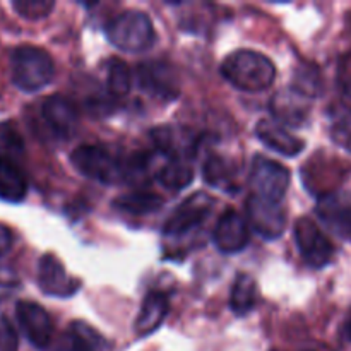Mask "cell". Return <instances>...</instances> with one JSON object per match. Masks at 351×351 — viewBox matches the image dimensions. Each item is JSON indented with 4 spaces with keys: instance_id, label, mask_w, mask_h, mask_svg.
I'll use <instances>...</instances> for the list:
<instances>
[{
    "instance_id": "83f0119b",
    "label": "cell",
    "mask_w": 351,
    "mask_h": 351,
    "mask_svg": "<svg viewBox=\"0 0 351 351\" xmlns=\"http://www.w3.org/2000/svg\"><path fill=\"white\" fill-rule=\"evenodd\" d=\"M12 7L24 19L38 21L50 14L55 3L50 0H17V2H12Z\"/></svg>"
},
{
    "instance_id": "484cf974",
    "label": "cell",
    "mask_w": 351,
    "mask_h": 351,
    "mask_svg": "<svg viewBox=\"0 0 351 351\" xmlns=\"http://www.w3.org/2000/svg\"><path fill=\"white\" fill-rule=\"evenodd\" d=\"M24 151V141L16 127L9 122L0 123V158L14 161Z\"/></svg>"
},
{
    "instance_id": "5b68a950",
    "label": "cell",
    "mask_w": 351,
    "mask_h": 351,
    "mask_svg": "<svg viewBox=\"0 0 351 351\" xmlns=\"http://www.w3.org/2000/svg\"><path fill=\"white\" fill-rule=\"evenodd\" d=\"M250 187L257 197L280 204L290 187V171L278 161L266 156H256L250 168Z\"/></svg>"
},
{
    "instance_id": "4fadbf2b",
    "label": "cell",
    "mask_w": 351,
    "mask_h": 351,
    "mask_svg": "<svg viewBox=\"0 0 351 351\" xmlns=\"http://www.w3.org/2000/svg\"><path fill=\"white\" fill-rule=\"evenodd\" d=\"M249 226L243 216L235 209H226L219 216L215 233H213V242L216 249L223 254L242 252L249 243Z\"/></svg>"
},
{
    "instance_id": "3957f363",
    "label": "cell",
    "mask_w": 351,
    "mask_h": 351,
    "mask_svg": "<svg viewBox=\"0 0 351 351\" xmlns=\"http://www.w3.org/2000/svg\"><path fill=\"white\" fill-rule=\"evenodd\" d=\"M71 163L81 175L105 185L125 182L129 175V160H122L98 144H82L75 147L71 154Z\"/></svg>"
},
{
    "instance_id": "4dcf8cb0",
    "label": "cell",
    "mask_w": 351,
    "mask_h": 351,
    "mask_svg": "<svg viewBox=\"0 0 351 351\" xmlns=\"http://www.w3.org/2000/svg\"><path fill=\"white\" fill-rule=\"evenodd\" d=\"M10 245H12V235H10V232L5 226L0 225V256L9 252Z\"/></svg>"
},
{
    "instance_id": "2e32d148",
    "label": "cell",
    "mask_w": 351,
    "mask_h": 351,
    "mask_svg": "<svg viewBox=\"0 0 351 351\" xmlns=\"http://www.w3.org/2000/svg\"><path fill=\"white\" fill-rule=\"evenodd\" d=\"M256 136L267 149L287 158L298 156L305 147L304 141L288 132L276 120H261L256 125Z\"/></svg>"
},
{
    "instance_id": "52a82bcc",
    "label": "cell",
    "mask_w": 351,
    "mask_h": 351,
    "mask_svg": "<svg viewBox=\"0 0 351 351\" xmlns=\"http://www.w3.org/2000/svg\"><path fill=\"white\" fill-rule=\"evenodd\" d=\"M213 206L215 201L208 194L197 192L191 195L171 213L168 221L165 223L163 233L167 237H184L194 232L197 226L202 225V221H206Z\"/></svg>"
},
{
    "instance_id": "cb8c5ba5",
    "label": "cell",
    "mask_w": 351,
    "mask_h": 351,
    "mask_svg": "<svg viewBox=\"0 0 351 351\" xmlns=\"http://www.w3.org/2000/svg\"><path fill=\"white\" fill-rule=\"evenodd\" d=\"M117 209L125 211L129 215H149L158 211L163 206V199L151 192H129V194L119 195L113 201Z\"/></svg>"
},
{
    "instance_id": "e0dca14e",
    "label": "cell",
    "mask_w": 351,
    "mask_h": 351,
    "mask_svg": "<svg viewBox=\"0 0 351 351\" xmlns=\"http://www.w3.org/2000/svg\"><path fill=\"white\" fill-rule=\"evenodd\" d=\"M304 99L305 96L295 89L276 93L271 101L273 115L287 125H302L307 120V105L304 103Z\"/></svg>"
},
{
    "instance_id": "ba28073f",
    "label": "cell",
    "mask_w": 351,
    "mask_h": 351,
    "mask_svg": "<svg viewBox=\"0 0 351 351\" xmlns=\"http://www.w3.org/2000/svg\"><path fill=\"white\" fill-rule=\"evenodd\" d=\"M315 213L329 232L351 242V192L324 194L319 199Z\"/></svg>"
},
{
    "instance_id": "7402d4cb",
    "label": "cell",
    "mask_w": 351,
    "mask_h": 351,
    "mask_svg": "<svg viewBox=\"0 0 351 351\" xmlns=\"http://www.w3.org/2000/svg\"><path fill=\"white\" fill-rule=\"evenodd\" d=\"M65 338L77 351H113L108 339L84 321H74Z\"/></svg>"
},
{
    "instance_id": "9c48e42d",
    "label": "cell",
    "mask_w": 351,
    "mask_h": 351,
    "mask_svg": "<svg viewBox=\"0 0 351 351\" xmlns=\"http://www.w3.org/2000/svg\"><path fill=\"white\" fill-rule=\"evenodd\" d=\"M137 82L141 89L154 98L171 101L178 96V79L167 62H143L137 67Z\"/></svg>"
},
{
    "instance_id": "9a60e30c",
    "label": "cell",
    "mask_w": 351,
    "mask_h": 351,
    "mask_svg": "<svg viewBox=\"0 0 351 351\" xmlns=\"http://www.w3.org/2000/svg\"><path fill=\"white\" fill-rule=\"evenodd\" d=\"M151 137L160 153L171 160H189L197 147V137L184 127H160L151 132Z\"/></svg>"
},
{
    "instance_id": "30bf717a",
    "label": "cell",
    "mask_w": 351,
    "mask_h": 351,
    "mask_svg": "<svg viewBox=\"0 0 351 351\" xmlns=\"http://www.w3.org/2000/svg\"><path fill=\"white\" fill-rule=\"evenodd\" d=\"M16 317L23 329V335L34 348L45 350L50 345L53 324L48 312L41 305L34 302H19L16 305Z\"/></svg>"
},
{
    "instance_id": "ac0fdd59",
    "label": "cell",
    "mask_w": 351,
    "mask_h": 351,
    "mask_svg": "<svg viewBox=\"0 0 351 351\" xmlns=\"http://www.w3.org/2000/svg\"><path fill=\"white\" fill-rule=\"evenodd\" d=\"M168 314V298L163 293H153L147 295L143 302V307H141L139 315L136 319V324L134 329L139 336H147L151 332L156 331L163 321L167 319Z\"/></svg>"
},
{
    "instance_id": "d6986e66",
    "label": "cell",
    "mask_w": 351,
    "mask_h": 351,
    "mask_svg": "<svg viewBox=\"0 0 351 351\" xmlns=\"http://www.w3.org/2000/svg\"><path fill=\"white\" fill-rule=\"evenodd\" d=\"M27 182L14 161L0 158V199L10 204H19L26 199Z\"/></svg>"
},
{
    "instance_id": "f546056e",
    "label": "cell",
    "mask_w": 351,
    "mask_h": 351,
    "mask_svg": "<svg viewBox=\"0 0 351 351\" xmlns=\"http://www.w3.org/2000/svg\"><path fill=\"white\" fill-rule=\"evenodd\" d=\"M0 351H17L16 331L5 319H0Z\"/></svg>"
},
{
    "instance_id": "d4e9b609",
    "label": "cell",
    "mask_w": 351,
    "mask_h": 351,
    "mask_svg": "<svg viewBox=\"0 0 351 351\" xmlns=\"http://www.w3.org/2000/svg\"><path fill=\"white\" fill-rule=\"evenodd\" d=\"M105 79L106 88L110 95L125 96L132 86V74H130L129 65L120 58H108L105 64Z\"/></svg>"
},
{
    "instance_id": "ffe728a7",
    "label": "cell",
    "mask_w": 351,
    "mask_h": 351,
    "mask_svg": "<svg viewBox=\"0 0 351 351\" xmlns=\"http://www.w3.org/2000/svg\"><path fill=\"white\" fill-rule=\"evenodd\" d=\"M158 182L168 191H182L189 187L194 178V170L189 160H171L167 158L165 163L154 170Z\"/></svg>"
},
{
    "instance_id": "5bb4252c",
    "label": "cell",
    "mask_w": 351,
    "mask_h": 351,
    "mask_svg": "<svg viewBox=\"0 0 351 351\" xmlns=\"http://www.w3.org/2000/svg\"><path fill=\"white\" fill-rule=\"evenodd\" d=\"M41 117L51 129V132L62 139H71L77 130V108L65 96L55 95L45 99L41 105Z\"/></svg>"
},
{
    "instance_id": "1f68e13d",
    "label": "cell",
    "mask_w": 351,
    "mask_h": 351,
    "mask_svg": "<svg viewBox=\"0 0 351 351\" xmlns=\"http://www.w3.org/2000/svg\"><path fill=\"white\" fill-rule=\"evenodd\" d=\"M343 332H345V338L351 341V311L350 314L346 315V321H345V326H343Z\"/></svg>"
},
{
    "instance_id": "44dd1931",
    "label": "cell",
    "mask_w": 351,
    "mask_h": 351,
    "mask_svg": "<svg viewBox=\"0 0 351 351\" xmlns=\"http://www.w3.org/2000/svg\"><path fill=\"white\" fill-rule=\"evenodd\" d=\"M204 180L211 187L225 192L239 191L237 184V168L230 163V160L223 156H211L204 163Z\"/></svg>"
},
{
    "instance_id": "8fae6325",
    "label": "cell",
    "mask_w": 351,
    "mask_h": 351,
    "mask_svg": "<svg viewBox=\"0 0 351 351\" xmlns=\"http://www.w3.org/2000/svg\"><path fill=\"white\" fill-rule=\"evenodd\" d=\"M247 215H249L252 228L266 240L280 239L287 226L285 211L281 206L278 202L257 197V195L247 199Z\"/></svg>"
},
{
    "instance_id": "f1b7e54d",
    "label": "cell",
    "mask_w": 351,
    "mask_h": 351,
    "mask_svg": "<svg viewBox=\"0 0 351 351\" xmlns=\"http://www.w3.org/2000/svg\"><path fill=\"white\" fill-rule=\"evenodd\" d=\"M338 86L345 101L351 106V51L341 58L338 67Z\"/></svg>"
},
{
    "instance_id": "7a4b0ae2",
    "label": "cell",
    "mask_w": 351,
    "mask_h": 351,
    "mask_svg": "<svg viewBox=\"0 0 351 351\" xmlns=\"http://www.w3.org/2000/svg\"><path fill=\"white\" fill-rule=\"evenodd\" d=\"M55 75V64L43 48L23 45L10 53V77L24 93H36L47 88Z\"/></svg>"
},
{
    "instance_id": "6da1fadb",
    "label": "cell",
    "mask_w": 351,
    "mask_h": 351,
    "mask_svg": "<svg viewBox=\"0 0 351 351\" xmlns=\"http://www.w3.org/2000/svg\"><path fill=\"white\" fill-rule=\"evenodd\" d=\"M221 74L240 91L261 93L273 86L276 67L259 51L237 50L223 60Z\"/></svg>"
},
{
    "instance_id": "7c38bea8",
    "label": "cell",
    "mask_w": 351,
    "mask_h": 351,
    "mask_svg": "<svg viewBox=\"0 0 351 351\" xmlns=\"http://www.w3.org/2000/svg\"><path fill=\"white\" fill-rule=\"evenodd\" d=\"M38 287L48 297L69 298L77 293L79 281L67 274L57 257L45 254L38 263Z\"/></svg>"
},
{
    "instance_id": "8992f818",
    "label": "cell",
    "mask_w": 351,
    "mask_h": 351,
    "mask_svg": "<svg viewBox=\"0 0 351 351\" xmlns=\"http://www.w3.org/2000/svg\"><path fill=\"white\" fill-rule=\"evenodd\" d=\"M298 252L314 269L329 266L335 257V245L311 218H300L293 228Z\"/></svg>"
},
{
    "instance_id": "277c9868",
    "label": "cell",
    "mask_w": 351,
    "mask_h": 351,
    "mask_svg": "<svg viewBox=\"0 0 351 351\" xmlns=\"http://www.w3.org/2000/svg\"><path fill=\"white\" fill-rule=\"evenodd\" d=\"M106 38L115 48L129 53L149 50L156 40L153 21L143 10H125L106 26Z\"/></svg>"
},
{
    "instance_id": "d6a6232c",
    "label": "cell",
    "mask_w": 351,
    "mask_h": 351,
    "mask_svg": "<svg viewBox=\"0 0 351 351\" xmlns=\"http://www.w3.org/2000/svg\"><path fill=\"white\" fill-rule=\"evenodd\" d=\"M53 351H77V350H75L74 346L71 345V341H69L67 338H64V341H62L60 345H58L57 348H55Z\"/></svg>"
},
{
    "instance_id": "603a6c76",
    "label": "cell",
    "mask_w": 351,
    "mask_h": 351,
    "mask_svg": "<svg viewBox=\"0 0 351 351\" xmlns=\"http://www.w3.org/2000/svg\"><path fill=\"white\" fill-rule=\"evenodd\" d=\"M257 304V285L249 274H239L232 287L230 295V308L235 315L242 317L254 311Z\"/></svg>"
},
{
    "instance_id": "4316f807",
    "label": "cell",
    "mask_w": 351,
    "mask_h": 351,
    "mask_svg": "<svg viewBox=\"0 0 351 351\" xmlns=\"http://www.w3.org/2000/svg\"><path fill=\"white\" fill-rule=\"evenodd\" d=\"M329 132H331V139L336 146L351 153V106H346L345 110L336 113Z\"/></svg>"
}]
</instances>
